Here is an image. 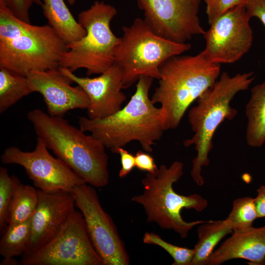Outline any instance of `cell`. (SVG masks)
Returning <instances> with one entry per match:
<instances>
[{
  "instance_id": "32",
  "label": "cell",
  "mask_w": 265,
  "mask_h": 265,
  "mask_svg": "<svg viewBox=\"0 0 265 265\" xmlns=\"http://www.w3.org/2000/svg\"><path fill=\"white\" fill-rule=\"evenodd\" d=\"M257 192L254 201L258 217H265V184L257 189Z\"/></svg>"
},
{
  "instance_id": "24",
  "label": "cell",
  "mask_w": 265,
  "mask_h": 265,
  "mask_svg": "<svg viewBox=\"0 0 265 265\" xmlns=\"http://www.w3.org/2000/svg\"><path fill=\"white\" fill-rule=\"evenodd\" d=\"M254 198L245 196L235 199L232 210L226 219L233 232L247 230L253 227L258 218Z\"/></svg>"
},
{
  "instance_id": "22",
  "label": "cell",
  "mask_w": 265,
  "mask_h": 265,
  "mask_svg": "<svg viewBox=\"0 0 265 265\" xmlns=\"http://www.w3.org/2000/svg\"><path fill=\"white\" fill-rule=\"evenodd\" d=\"M31 235V219L8 224L0 240V255L4 259L22 256L27 249Z\"/></svg>"
},
{
  "instance_id": "31",
  "label": "cell",
  "mask_w": 265,
  "mask_h": 265,
  "mask_svg": "<svg viewBox=\"0 0 265 265\" xmlns=\"http://www.w3.org/2000/svg\"><path fill=\"white\" fill-rule=\"evenodd\" d=\"M116 154L120 156L121 168L119 172V177H126L135 167V157L123 148L118 149Z\"/></svg>"
},
{
  "instance_id": "20",
  "label": "cell",
  "mask_w": 265,
  "mask_h": 265,
  "mask_svg": "<svg viewBox=\"0 0 265 265\" xmlns=\"http://www.w3.org/2000/svg\"><path fill=\"white\" fill-rule=\"evenodd\" d=\"M233 232L230 223L226 218L205 221L200 224L197 229L198 241L193 248L194 254L191 265H205L218 242Z\"/></svg>"
},
{
  "instance_id": "28",
  "label": "cell",
  "mask_w": 265,
  "mask_h": 265,
  "mask_svg": "<svg viewBox=\"0 0 265 265\" xmlns=\"http://www.w3.org/2000/svg\"><path fill=\"white\" fill-rule=\"evenodd\" d=\"M11 12L18 19L30 23L29 11L34 4L41 6L42 0H2Z\"/></svg>"
},
{
  "instance_id": "6",
  "label": "cell",
  "mask_w": 265,
  "mask_h": 265,
  "mask_svg": "<svg viewBox=\"0 0 265 265\" xmlns=\"http://www.w3.org/2000/svg\"><path fill=\"white\" fill-rule=\"evenodd\" d=\"M183 162L175 161L168 167L162 164L155 173H147L141 181L142 193L132 197V201L142 206L148 222L173 230L185 238L194 226L205 221L186 222L182 217L181 211L193 209L201 212L207 207L208 202L198 194L186 196L174 190L173 184L183 176Z\"/></svg>"
},
{
  "instance_id": "30",
  "label": "cell",
  "mask_w": 265,
  "mask_h": 265,
  "mask_svg": "<svg viewBox=\"0 0 265 265\" xmlns=\"http://www.w3.org/2000/svg\"><path fill=\"white\" fill-rule=\"evenodd\" d=\"M244 5L248 16L258 18L265 27V0H246Z\"/></svg>"
},
{
  "instance_id": "26",
  "label": "cell",
  "mask_w": 265,
  "mask_h": 265,
  "mask_svg": "<svg viewBox=\"0 0 265 265\" xmlns=\"http://www.w3.org/2000/svg\"><path fill=\"white\" fill-rule=\"evenodd\" d=\"M21 183L15 175L9 176L7 170L0 167V231L3 232L6 224L7 211L17 186Z\"/></svg>"
},
{
  "instance_id": "17",
  "label": "cell",
  "mask_w": 265,
  "mask_h": 265,
  "mask_svg": "<svg viewBox=\"0 0 265 265\" xmlns=\"http://www.w3.org/2000/svg\"><path fill=\"white\" fill-rule=\"evenodd\" d=\"M244 259L253 265H265V225L233 232L206 260L205 265H219L233 259Z\"/></svg>"
},
{
  "instance_id": "25",
  "label": "cell",
  "mask_w": 265,
  "mask_h": 265,
  "mask_svg": "<svg viewBox=\"0 0 265 265\" xmlns=\"http://www.w3.org/2000/svg\"><path fill=\"white\" fill-rule=\"evenodd\" d=\"M143 241L145 244L159 246L165 250L173 259V265H191L194 254L193 249L178 246L162 239L159 236L151 232H146Z\"/></svg>"
},
{
  "instance_id": "8",
  "label": "cell",
  "mask_w": 265,
  "mask_h": 265,
  "mask_svg": "<svg viewBox=\"0 0 265 265\" xmlns=\"http://www.w3.org/2000/svg\"><path fill=\"white\" fill-rule=\"evenodd\" d=\"M117 11L104 1H96L78 15V21L86 29L80 40L67 45L68 49L61 55L59 67L74 72L85 69L90 76L101 74L114 63L115 50L120 42L110 28V22Z\"/></svg>"
},
{
  "instance_id": "15",
  "label": "cell",
  "mask_w": 265,
  "mask_h": 265,
  "mask_svg": "<svg viewBox=\"0 0 265 265\" xmlns=\"http://www.w3.org/2000/svg\"><path fill=\"white\" fill-rule=\"evenodd\" d=\"M33 92L43 97L48 114L62 117L67 111L75 109H87L89 100L80 86L62 74L59 68L47 71H35L27 75Z\"/></svg>"
},
{
  "instance_id": "11",
  "label": "cell",
  "mask_w": 265,
  "mask_h": 265,
  "mask_svg": "<svg viewBox=\"0 0 265 265\" xmlns=\"http://www.w3.org/2000/svg\"><path fill=\"white\" fill-rule=\"evenodd\" d=\"M244 4L232 8L218 17L203 34L206 44L201 52L209 61L233 63L250 49L253 35Z\"/></svg>"
},
{
  "instance_id": "13",
  "label": "cell",
  "mask_w": 265,
  "mask_h": 265,
  "mask_svg": "<svg viewBox=\"0 0 265 265\" xmlns=\"http://www.w3.org/2000/svg\"><path fill=\"white\" fill-rule=\"evenodd\" d=\"M144 20L157 35L185 43L203 35L198 16L200 0H135Z\"/></svg>"
},
{
  "instance_id": "1",
  "label": "cell",
  "mask_w": 265,
  "mask_h": 265,
  "mask_svg": "<svg viewBox=\"0 0 265 265\" xmlns=\"http://www.w3.org/2000/svg\"><path fill=\"white\" fill-rule=\"evenodd\" d=\"M153 80L141 76L134 94L124 107L102 119L80 117V129L90 132L114 153L133 141H137L145 152H151L153 146L165 131L160 108L155 106L149 97Z\"/></svg>"
},
{
  "instance_id": "27",
  "label": "cell",
  "mask_w": 265,
  "mask_h": 265,
  "mask_svg": "<svg viewBox=\"0 0 265 265\" xmlns=\"http://www.w3.org/2000/svg\"><path fill=\"white\" fill-rule=\"evenodd\" d=\"M246 0H204L208 23L211 25L224 13L238 5L244 4Z\"/></svg>"
},
{
  "instance_id": "4",
  "label": "cell",
  "mask_w": 265,
  "mask_h": 265,
  "mask_svg": "<svg viewBox=\"0 0 265 265\" xmlns=\"http://www.w3.org/2000/svg\"><path fill=\"white\" fill-rule=\"evenodd\" d=\"M159 69L160 77L151 100L160 105L164 130H174L191 104L216 82L220 65L208 61L200 52L172 56Z\"/></svg>"
},
{
  "instance_id": "14",
  "label": "cell",
  "mask_w": 265,
  "mask_h": 265,
  "mask_svg": "<svg viewBox=\"0 0 265 265\" xmlns=\"http://www.w3.org/2000/svg\"><path fill=\"white\" fill-rule=\"evenodd\" d=\"M59 70L86 93L89 100L87 117L90 119H102L115 113L126 100L121 91L122 72L114 64L99 76L92 78L77 76L66 68L59 67Z\"/></svg>"
},
{
  "instance_id": "9",
  "label": "cell",
  "mask_w": 265,
  "mask_h": 265,
  "mask_svg": "<svg viewBox=\"0 0 265 265\" xmlns=\"http://www.w3.org/2000/svg\"><path fill=\"white\" fill-rule=\"evenodd\" d=\"M22 265H103L88 235L80 212L75 209L49 241L22 256Z\"/></svg>"
},
{
  "instance_id": "3",
  "label": "cell",
  "mask_w": 265,
  "mask_h": 265,
  "mask_svg": "<svg viewBox=\"0 0 265 265\" xmlns=\"http://www.w3.org/2000/svg\"><path fill=\"white\" fill-rule=\"evenodd\" d=\"M67 49L49 25L25 22L0 2V68L26 77L33 71L58 69Z\"/></svg>"
},
{
  "instance_id": "10",
  "label": "cell",
  "mask_w": 265,
  "mask_h": 265,
  "mask_svg": "<svg viewBox=\"0 0 265 265\" xmlns=\"http://www.w3.org/2000/svg\"><path fill=\"white\" fill-rule=\"evenodd\" d=\"M72 193L83 215L88 235L103 265H128L129 255L117 228L102 208L97 191L87 184L76 186Z\"/></svg>"
},
{
  "instance_id": "29",
  "label": "cell",
  "mask_w": 265,
  "mask_h": 265,
  "mask_svg": "<svg viewBox=\"0 0 265 265\" xmlns=\"http://www.w3.org/2000/svg\"><path fill=\"white\" fill-rule=\"evenodd\" d=\"M135 166L141 171H145L149 173L157 171L158 167L155 163L153 158L148 153L141 150L135 155Z\"/></svg>"
},
{
  "instance_id": "7",
  "label": "cell",
  "mask_w": 265,
  "mask_h": 265,
  "mask_svg": "<svg viewBox=\"0 0 265 265\" xmlns=\"http://www.w3.org/2000/svg\"><path fill=\"white\" fill-rule=\"evenodd\" d=\"M123 35L117 47L113 64L122 72L123 89L137 82L141 76L159 80L160 66L169 58L188 51L191 45L179 43L156 34L144 19H134L123 26Z\"/></svg>"
},
{
  "instance_id": "16",
  "label": "cell",
  "mask_w": 265,
  "mask_h": 265,
  "mask_svg": "<svg viewBox=\"0 0 265 265\" xmlns=\"http://www.w3.org/2000/svg\"><path fill=\"white\" fill-rule=\"evenodd\" d=\"M37 189L38 203L31 218L30 240L22 256L36 250L54 237L76 206L72 192Z\"/></svg>"
},
{
  "instance_id": "33",
  "label": "cell",
  "mask_w": 265,
  "mask_h": 265,
  "mask_svg": "<svg viewBox=\"0 0 265 265\" xmlns=\"http://www.w3.org/2000/svg\"><path fill=\"white\" fill-rule=\"evenodd\" d=\"M19 264V261H17L15 258L4 259L3 258L0 263V265H17Z\"/></svg>"
},
{
  "instance_id": "5",
  "label": "cell",
  "mask_w": 265,
  "mask_h": 265,
  "mask_svg": "<svg viewBox=\"0 0 265 265\" xmlns=\"http://www.w3.org/2000/svg\"><path fill=\"white\" fill-rule=\"evenodd\" d=\"M254 78L252 72L234 76L223 72L189 110L188 120L193 135L185 140L183 144L186 147L194 146L196 151L190 175L197 185L201 186L205 183L202 169L210 164L209 156L213 148L215 131L225 120H232L237 114V110L230 105L231 101L237 94L249 88Z\"/></svg>"
},
{
  "instance_id": "18",
  "label": "cell",
  "mask_w": 265,
  "mask_h": 265,
  "mask_svg": "<svg viewBox=\"0 0 265 265\" xmlns=\"http://www.w3.org/2000/svg\"><path fill=\"white\" fill-rule=\"evenodd\" d=\"M42 1L43 13L49 25L67 45L85 36L86 29L75 19L64 0Z\"/></svg>"
},
{
  "instance_id": "19",
  "label": "cell",
  "mask_w": 265,
  "mask_h": 265,
  "mask_svg": "<svg viewBox=\"0 0 265 265\" xmlns=\"http://www.w3.org/2000/svg\"><path fill=\"white\" fill-rule=\"evenodd\" d=\"M245 115L246 143L252 147H261L265 143V81L252 88Z\"/></svg>"
},
{
  "instance_id": "12",
  "label": "cell",
  "mask_w": 265,
  "mask_h": 265,
  "mask_svg": "<svg viewBox=\"0 0 265 265\" xmlns=\"http://www.w3.org/2000/svg\"><path fill=\"white\" fill-rule=\"evenodd\" d=\"M2 163L22 166L36 188L43 191L72 192L77 186L86 184L63 161L51 155L38 137L34 150L24 151L16 146L6 148L0 156Z\"/></svg>"
},
{
  "instance_id": "21",
  "label": "cell",
  "mask_w": 265,
  "mask_h": 265,
  "mask_svg": "<svg viewBox=\"0 0 265 265\" xmlns=\"http://www.w3.org/2000/svg\"><path fill=\"white\" fill-rule=\"evenodd\" d=\"M38 203L37 188L21 183L16 187L8 206L6 223L11 224L29 220Z\"/></svg>"
},
{
  "instance_id": "2",
  "label": "cell",
  "mask_w": 265,
  "mask_h": 265,
  "mask_svg": "<svg viewBox=\"0 0 265 265\" xmlns=\"http://www.w3.org/2000/svg\"><path fill=\"white\" fill-rule=\"evenodd\" d=\"M37 137L86 184L96 187L109 182L108 157L106 147L61 116H52L40 109L27 115Z\"/></svg>"
},
{
  "instance_id": "34",
  "label": "cell",
  "mask_w": 265,
  "mask_h": 265,
  "mask_svg": "<svg viewBox=\"0 0 265 265\" xmlns=\"http://www.w3.org/2000/svg\"><path fill=\"white\" fill-rule=\"evenodd\" d=\"M68 2L70 5H73L75 4V3L76 2L77 0H67Z\"/></svg>"
},
{
  "instance_id": "23",
  "label": "cell",
  "mask_w": 265,
  "mask_h": 265,
  "mask_svg": "<svg viewBox=\"0 0 265 265\" xmlns=\"http://www.w3.org/2000/svg\"><path fill=\"white\" fill-rule=\"evenodd\" d=\"M31 93L27 77L0 68V113Z\"/></svg>"
}]
</instances>
